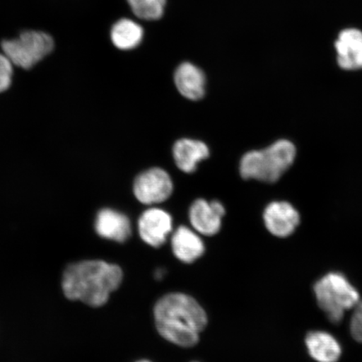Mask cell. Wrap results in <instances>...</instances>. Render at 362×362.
Here are the masks:
<instances>
[{"mask_svg":"<svg viewBox=\"0 0 362 362\" xmlns=\"http://www.w3.org/2000/svg\"><path fill=\"white\" fill-rule=\"evenodd\" d=\"M123 280L119 266L101 260L84 261L67 267L63 274V292L71 300L92 307L105 305Z\"/></svg>","mask_w":362,"mask_h":362,"instance_id":"cell-2","label":"cell"},{"mask_svg":"<svg viewBox=\"0 0 362 362\" xmlns=\"http://www.w3.org/2000/svg\"><path fill=\"white\" fill-rule=\"evenodd\" d=\"M173 228V221L168 212L151 208L144 212L138 223L140 238L148 245L158 247L166 241Z\"/></svg>","mask_w":362,"mask_h":362,"instance_id":"cell-7","label":"cell"},{"mask_svg":"<svg viewBox=\"0 0 362 362\" xmlns=\"http://www.w3.org/2000/svg\"><path fill=\"white\" fill-rule=\"evenodd\" d=\"M354 309L350 324L351 334L355 341L362 343V300L359 301Z\"/></svg>","mask_w":362,"mask_h":362,"instance_id":"cell-19","label":"cell"},{"mask_svg":"<svg viewBox=\"0 0 362 362\" xmlns=\"http://www.w3.org/2000/svg\"><path fill=\"white\" fill-rule=\"evenodd\" d=\"M266 228L278 238L291 236L300 223L298 212L286 202H274L269 204L264 212Z\"/></svg>","mask_w":362,"mask_h":362,"instance_id":"cell-8","label":"cell"},{"mask_svg":"<svg viewBox=\"0 0 362 362\" xmlns=\"http://www.w3.org/2000/svg\"><path fill=\"white\" fill-rule=\"evenodd\" d=\"M95 228L99 236L124 243L131 235L130 221L120 212L103 209L98 214Z\"/></svg>","mask_w":362,"mask_h":362,"instance_id":"cell-12","label":"cell"},{"mask_svg":"<svg viewBox=\"0 0 362 362\" xmlns=\"http://www.w3.org/2000/svg\"><path fill=\"white\" fill-rule=\"evenodd\" d=\"M155 319L158 333L182 347L197 345L207 325L203 308L192 297L181 293L161 298L155 307Z\"/></svg>","mask_w":362,"mask_h":362,"instance_id":"cell-1","label":"cell"},{"mask_svg":"<svg viewBox=\"0 0 362 362\" xmlns=\"http://www.w3.org/2000/svg\"><path fill=\"white\" fill-rule=\"evenodd\" d=\"M173 182L167 172L152 168L138 175L134 184V192L139 202L155 205L164 202L173 192Z\"/></svg>","mask_w":362,"mask_h":362,"instance_id":"cell-6","label":"cell"},{"mask_svg":"<svg viewBox=\"0 0 362 362\" xmlns=\"http://www.w3.org/2000/svg\"><path fill=\"white\" fill-rule=\"evenodd\" d=\"M337 62L346 71L362 69V31L350 28L341 31L336 42Z\"/></svg>","mask_w":362,"mask_h":362,"instance_id":"cell-10","label":"cell"},{"mask_svg":"<svg viewBox=\"0 0 362 362\" xmlns=\"http://www.w3.org/2000/svg\"><path fill=\"white\" fill-rule=\"evenodd\" d=\"M296 148L288 140H279L262 151L245 153L240 163V173L245 180L275 183L291 168Z\"/></svg>","mask_w":362,"mask_h":362,"instance_id":"cell-3","label":"cell"},{"mask_svg":"<svg viewBox=\"0 0 362 362\" xmlns=\"http://www.w3.org/2000/svg\"><path fill=\"white\" fill-rule=\"evenodd\" d=\"M175 83L180 93L189 100H200L205 95V74L192 63L184 62L177 67Z\"/></svg>","mask_w":362,"mask_h":362,"instance_id":"cell-11","label":"cell"},{"mask_svg":"<svg viewBox=\"0 0 362 362\" xmlns=\"http://www.w3.org/2000/svg\"><path fill=\"white\" fill-rule=\"evenodd\" d=\"M209 148L205 143L189 139L178 140L173 148L176 165L185 173H193L198 163L209 157Z\"/></svg>","mask_w":362,"mask_h":362,"instance_id":"cell-13","label":"cell"},{"mask_svg":"<svg viewBox=\"0 0 362 362\" xmlns=\"http://www.w3.org/2000/svg\"><path fill=\"white\" fill-rule=\"evenodd\" d=\"M137 362H151V361H137Z\"/></svg>","mask_w":362,"mask_h":362,"instance_id":"cell-20","label":"cell"},{"mask_svg":"<svg viewBox=\"0 0 362 362\" xmlns=\"http://www.w3.org/2000/svg\"><path fill=\"white\" fill-rule=\"evenodd\" d=\"M305 345L310 356L317 362H337L341 358V345L327 332H310L306 337Z\"/></svg>","mask_w":362,"mask_h":362,"instance_id":"cell-15","label":"cell"},{"mask_svg":"<svg viewBox=\"0 0 362 362\" xmlns=\"http://www.w3.org/2000/svg\"><path fill=\"white\" fill-rule=\"evenodd\" d=\"M2 49L12 64L30 69L53 51L54 40L42 31L28 30L16 39L4 40Z\"/></svg>","mask_w":362,"mask_h":362,"instance_id":"cell-5","label":"cell"},{"mask_svg":"<svg viewBox=\"0 0 362 362\" xmlns=\"http://www.w3.org/2000/svg\"><path fill=\"white\" fill-rule=\"evenodd\" d=\"M171 246L175 256L185 264L197 260L205 251L202 238L184 226H180L172 236Z\"/></svg>","mask_w":362,"mask_h":362,"instance_id":"cell-14","label":"cell"},{"mask_svg":"<svg viewBox=\"0 0 362 362\" xmlns=\"http://www.w3.org/2000/svg\"><path fill=\"white\" fill-rule=\"evenodd\" d=\"M225 208L219 202H208L203 199L194 202L189 211L193 228L205 236H214L219 232Z\"/></svg>","mask_w":362,"mask_h":362,"instance_id":"cell-9","label":"cell"},{"mask_svg":"<svg viewBox=\"0 0 362 362\" xmlns=\"http://www.w3.org/2000/svg\"><path fill=\"white\" fill-rule=\"evenodd\" d=\"M193 362H198V361H193Z\"/></svg>","mask_w":362,"mask_h":362,"instance_id":"cell-21","label":"cell"},{"mask_svg":"<svg viewBox=\"0 0 362 362\" xmlns=\"http://www.w3.org/2000/svg\"><path fill=\"white\" fill-rule=\"evenodd\" d=\"M317 303L333 323H339L345 312L360 301V294L341 274L329 273L315 284Z\"/></svg>","mask_w":362,"mask_h":362,"instance_id":"cell-4","label":"cell"},{"mask_svg":"<svg viewBox=\"0 0 362 362\" xmlns=\"http://www.w3.org/2000/svg\"><path fill=\"white\" fill-rule=\"evenodd\" d=\"M12 62L6 55L0 54V93L10 88L13 74Z\"/></svg>","mask_w":362,"mask_h":362,"instance_id":"cell-18","label":"cell"},{"mask_svg":"<svg viewBox=\"0 0 362 362\" xmlns=\"http://www.w3.org/2000/svg\"><path fill=\"white\" fill-rule=\"evenodd\" d=\"M140 20L157 21L164 15L166 0H127Z\"/></svg>","mask_w":362,"mask_h":362,"instance_id":"cell-17","label":"cell"},{"mask_svg":"<svg viewBox=\"0 0 362 362\" xmlns=\"http://www.w3.org/2000/svg\"><path fill=\"white\" fill-rule=\"evenodd\" d=\"M143 37L142 26L129 19H121L116 22L111 30L112 44L122 51H129L139 47Z\"/></svg>","mask_w":362,"mask_h":362,"instance_id":"cell-16","label":"cell"}]
</instances>
